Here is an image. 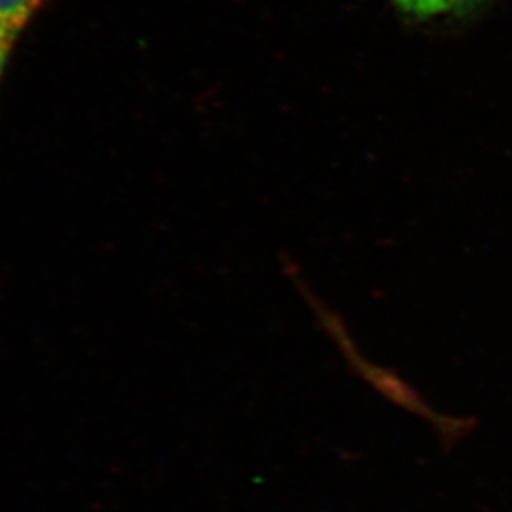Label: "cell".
<instances>
[{"mask_svg": "<svg viewBox=\"0 0 512 512\" xmlns=\"http://www.w3.org/2000/svg\"><path fill=\"white\" fill-rule=\"evenodd\" d=\"M44 0H0V77L15 42Z\"/></svg>", "mask_w": 512, "mask_h": 512, "instance_id": "6da1fadb", "label": "cell"}, {"mask_svg": "<svg viewBox=\"0 0 512 512\" xmlns=\"http://www.w3.org/2000/svg\"><path fill=\"white\" fill-rule=\"evenodd\" d=\"M394 5L404 14L418 19H431L438 15L451 14L456 10L464 9L474 0H393Z\"/></svg>", "mask_w": 512, "mask_h": 512, "instance_id": "7a4b0ae2", "label": "cell"}]
</instances>
